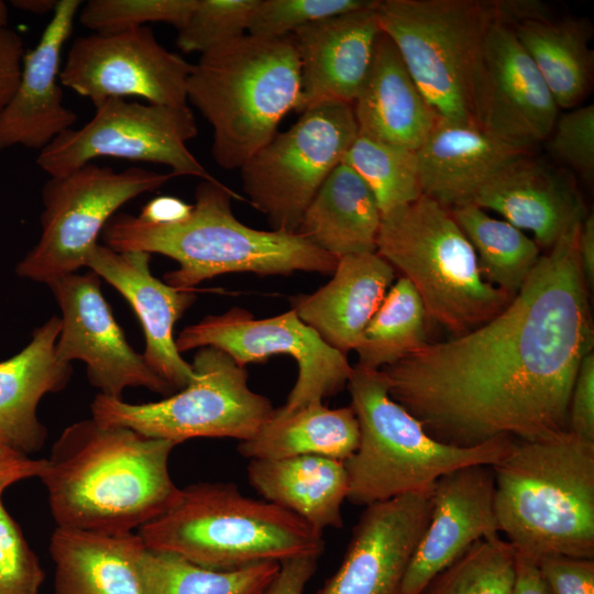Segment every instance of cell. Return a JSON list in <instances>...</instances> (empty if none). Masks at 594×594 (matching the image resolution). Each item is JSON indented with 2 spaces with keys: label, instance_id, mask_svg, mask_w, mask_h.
<instances>
[{
  "label": "cell",
  "instance_id": "21",
  "mask_svg": "<svg viewBox=\"0 0 594 594\" xmlns=\"http://www.w3.org/2000/svg\"><path fill=\"white\" fill-rule=\"evenodd\" d=\"M81 1L58 0L36 46L24 54L16 90L0 112V151L24 146L40 152L77 121L63 105L62 51Z\"/></svg>",
  "mask_w": 594,
  "mask_h": 594
},
{
  "label": "cell",
  "instance_id": "11",
  "mask_svg": "<svg viewBox=\"0 0 594 594\" xmlns=\"http://www.w3.org/2000/svg\"><path fill=\"white\" fill-rule=\"evenodd\" d=\"M173 177L143 167L117 172L89 163L70 173L50 176L42 190V234L18 263L20 277L47 284L85 267L108 221L133 198L154 191Z\"/></svg>",
  "mask_w": 594,
  "mask_h": 594
},
{
  "label": "cell",
  "instance_id": "29",
  "mask_svg": "<svg viewBox=\"0 0 594 594\" xmlns=\"http://www.w3.org/2000/svg\"><path fill=\"white\" fill-rule=\"evenodd\" d=\"M140 536L56 527L48 550L54 562V594H142Z\"/></svg>",
  "mask_w": 594,
  "mask_h": 594
},
{
  "label": "cell",
  "instance_id": "47",
  "mask_svg": "<svg viewBox=\"0 0 594 594\" xmlns=\"http://www.w3.org/2000/svg\"><path fill=\"white\" fill-rule=\"evenodd\" d=\"M45 459H33L28 454L0 444V495L9 486L32 477H38Z\"/></svg>",
  "mask_w": 594,
  "mask_h": 594
},
{
  "label": "cell",
  "instance_id": "34",
  "mask_svg": "<svg viewBox=\"0 0 594 594\" xmlns=\"http://www.w3.org/2000/svg\"><path fill=\"white\" fill-rule=\"evenodd\" d=\"M136 565L142 594H262L280 563L263 562L219 571L143 544Z\"/></svg>",
  "mask_w": 594,
  "mask_h": 594
},
{
  "label": "cell",
  "instance_id": "22",
  "mask_svg": "<svg viewBox=\"0 0 594 594\" xmlns=\"http://www.w3.org/2000/svg\"><path fill=\"white\" fill-rule=\"evenodd\" d=\"M377 2L316 21L293 34L301 70L298 112L328 103L353 105L382 33Z\"/></svg>",
  "mask_w": 594,
  "mask_h": 594
},
{
  "label": "cell",
  "instance_id": "20",
  "mask_svg": "<svg viewBox=\"0 0 594 594\" xmlns=\"http://www.w3.org/2000/svg\"><path fill=\"white\" fill-rule=\"evenodd\" d=\"M151 254L141 251H114L97 243L85 267L111 284L131 305L143 329L147 365L174 391L196 378L190 363L178 352L174 338L176 322L195 302L193 289H179L152 275Z\"/></svg>",
  "mask_w": 594,
  "mask_h": 594
},
{
  "label": "cell",
  "instance_id": "36",
  "mask_svg": "<svg viewBox=\"0 0 594 594\" xmlns=\"http://www.w3.org/2000/svg\"><path fill=\"white\" fill-rule=\"evenodd\" d=\"M342 162L373 191L382 216L422 196L416 151L358 133Z\"/></svg>",
  "mask_w": 594,
  "mask_h": 594
},
{
  "label": "cell",
  "instance_id": "30",
  "mask_svg": "<svg viewBox=\"0 0 594 594\" xmlns=\"http://www.w3.org/2000/svg\"><path fill=\"white\" fill-rule=\"evenodd\" d=\"M381 222L382 212L373 191L341 162L311 200L297 233L340 258L376 252Z\"/></svg>",
  "mask_w": 594,
  "mask_h": 594
},
{
  "label": "cell",
  "instance_id": "44",
  "mask_svg": "<svg viewBox=\"0 0 594 594\" xmlns=\"http://www.w3.org/2000/svg\"><path fill=\"white\" fill-rule=\"evenodd\" d=\"M568 430L573 435L594 441V354L582 361L571 393Z\"/></svg>",
  "mask_w": 594,
  "mask_h": 594
},
{
  "label": "cell",
  "instance_id": "25",
  "mask_svg": "<svg viewBox=\"0 0 594 594\" xmlns=\"http://www.w3.org/2000/svg\"><path fill=\"white\" fill-rule=\"evenodd\" d=\"M395 272L376 252L342 256L326 285L290 299L292 310L326 343L346 355L358 346Z\"/></svg>",
  "mask_w": 594,
  "mask_h": 594
},
{
  "label": "cell",
  "instance_id": "50",
  "mask_svg": "<svg viewBox=\"0 0 594 594\" xmlns=\"http://www.w3.org/2000/svg\"><path fill=\"white\" fill-rule=\"evenodd\" d=\"M579 254L588 287L594 283V217L587 215L581 222L579 233Z\"/></svg>",
  "mask_w": 594,
  "mask_h": 594
},
{
  "label": "cell",
  "instance_id": "48",
  "mask_svg": "<svg viewBox=\"0 0 594 594\" xmlns=\"http://www.w3.org/2000/svg\"><path fill=\"white\" fill-rule=\"evenodd\" d=\"M194 205L174 196H157L143 206L139 217L156 224H173L189 218Z\"/></svg>",
  "mask_w": 594,
  "mask_h": 594
},
{
  "label": "cell",
  "instance_id": "46",
  "mask_svg": "<svg viewBox=\"0 0 594 594\" xmlns=\"http://www.w3.org/2000/svg\"><path fill=\"white\" fill-rule=\"evenodd\" d=\"M316 557H299L280 562L279 570L262 594H302L316 572Z\"/></svg>",
  "mask_w": 594,
  "mask_h": 594
},
{
  "label": "cell",
  "instance_id": "31",
  "mask_svg": "<svg viewBox=\"0 0 594 594\" xmlns=\"http://www.w3.org/2000/svg\"><path fill=\"white\" fill-rule=\"evenodd\" d=\"M359 439L351 406L331 409L318 403L287 414L274 410L254 437L239 442L238 451L250 460L314 454L345 461L355 452Z\"/></svg>",
  "mask_w": 594,
  "mask_h": 594
},
{
  "label": "cell",
  "instance_id": "13",
  "mask_svg": "<svg viewBox=\"0 0 594 594\" xmlns=\"http://www.w3.org/2000/svg\"><path fill=\"white\" fill-rule=\"evenodd\" d=\"M95 108L90 121L67 130L40 152L36 163L50 176L70 173L98 157H116L166 165L175 176L215 179L187 147L198 132L188 105L112 98Z\"/></svg>",
  "mask_w": 594,
  "mask_h": 594
},
{
  "label": "cell",
  "instance_id": "9",
  "mask_svg": "<svg viewBox=\"0 0 594 594\" xmlns=\"http://www.w3.org/2000/svg\"><path fill=\"white\" fill-rule=\"evenodd\" d=\"M376 13L438 118L477 125L484 45L502 22L499 0H378Z\"/></svg>",
  "mask_w": 594,
  "mask_h": 594
},
{
  "label": "cell",
  "instance_id": "7",
  "mask_svg": "<svg viewBox=\"0 0 594 594\" xmlns=\"http://www.w3.org/2000/svg\"><path fill=\"white\" fill-rule=\"evenodd\" d=\"M346 387L360 430L355 452L343 461L352 504L369 506L416 493L465 466H493L513 444L514 439L501 438L462 448L435 439L389 396L380 370L356 364Z\"/></svg>",
  "mask_w": 594,
  "mask_h": 594
},
{
  "label": "cell",
  "instance_id": "33",
  "mask_svg": "<svg viewBox=\"0 0 594 594\" xmlns=\"http://www.w3.org/2000/svg\"><path fill=\"white\" fill-rule=\"evenodd\" d=\"M450 211L475 251L483 278L514 298L541 256L539 245L520 229L490 217L474 204Z\"/></svg>",
  "mask_w": 594,
  "mask_h": 594
},
{
  "label": "cell",
  "instance_id": "41",
  "mask_svg": "<svg viewBox=\"0 0 594 594\" xmlns=\"http://www.w3.org/2000/svg\"><path fill=\"white\" fill-rule=\"evenodd\" d=\"M44 569L0 495V594H38Z\"/></svg>",
  "mask_w": 594,
  "mask_h": 594
},
{
  "label": "cell",
  "instance_id": "43",
  "mask_svg": "<svg viewBox=\"0 0 594 594\" xmlns=\"http://www.w3.org/2000/svg\"><path fill=\"white\" fill-rule=\"evenodd\" d=\"M552 594H594V560L547 556L537 561Z\"/></svg>",
  "mask_w": 594,
  "mask_h": 594
},
{
  "label": "cell",
  "instance_id": "5",
  "mask_svg": "<svg viewBox=\"0 0 594 594\" xmlns=\"http://www.w3.org/2000/svg\"><path fill=\"white\" fill-rule=\"evenodd\" d=\"M300 59L294 35L244 34L200 55L187 81L189 101L212 127L211 153L224 169L241 168L298 110Z\"/></svg>",
  "mask_w": 594,
  "mask_h": 594
},
{
  "label": "cell",
  "instance_id": "27",
  "mask_svg": "<svg viewBox=\"0 0 594 594\" xmlns=\"http://www.w3.org/2000/svg\"><path fill=\"white\" fill-rule=\"evenodd\" d=\"M352 107L360 135L413 151L422 145L440 120L383 32Z\"/></svg>",
  "mask_w": 594,
  "mask_h": 594
},
{
  "label": "cell",
  "instance_id": "10",
  "mask_svg": "<svg viewBox=\"0 0 594 594\" xmlns=\"http://www.w3.org/2000/svg\"><path fill=\"white\" fill-rule=\"evenodd\" d=\"M196 378L183 389L152 403L132 404L98 394L91 417L142 435L179 444L194 438L254 437L275 408L248 384V371L215 346L197 350L191 363Z\"/></svg>",
  "mask_w": 594,
  "mask_h": 594
},
{
  "label": "cell",
  "instance_id": "39",
  "mask_svg": "<svg viewBox=\"0 0 594 594\" xmlns=\"http://www.w3.org/2000/svg\"><path fill=\"white\" fill-rule=\"evenodd\" d=\"M258 0H196L185 22L177 30V46L184 53H200L245 34Z\"/></svg>",
  "mask_w": 594,
  "mask_h": 594
},
{
  "label": "cell",
  "instance_id": "14",
  "mask_svg": "<svg viewBox=\"0 0 594 594\" xmlns=\"http://www.w3.org/2000/svg\"><path fill=\"white\" fill-rule=\"evenodd\" d=\"M179 353L215 346L240 366L264 362L275 354L292 356L298 376L286 403L275 409L287 414L341 392L353 367L346 355L326 343L294 310L256 319L240 307L210 315L184 328L175 339Z\"/></svg>",
  "mask_w": 594,
  "mask_h": 594
},
{
  "label": "cell",
  "instance_id": "17",
  "mask_svg": "<svg viewBox=\"0 0 594 594\" xmlns=\"http://www.w3.org/2000/svg\"><path fill=\"white\" fill-rule=\"evenodd\" d=\"M558 110L513 26L493 23L484 45L476 92L477 125L509 145L530 150L548 139Z\"/></svg>",
  "mask_w": 594,
  "mask_h": 594
},
{
  "label": "cell",
  "instance_id": "28",
  "mask_svg": "<svg viewBox=\"0 0 594 594\" xmlns=\"http://www.w3.org/2000/svg\"><path fill=\"white\" fill-rule=\"evenodd\" d=\"M248 476L265 501L297 515L319 532L343 527L342 504L349 491L343 461L314 454L253 459Z\"/></svg>",
  "mask_w": 594,
  "mask_h": 594
},
{
  "label": "cell",
  "instance_id": "40",
  "mask_svg": "<svg viewBox=\"0 0 594 594\" xmlns=\"http://www.w3.org/2000/svg\"><path fill=\"white\" fill-rule=\"evenodd\" d=\"M376 0H258L248 34L283 37L319 20L373 6Z\"/></svg>",
  "mask_w": 594,
  "mask_h": 594
},
{
  "label": "cell",
  "instance_id": "52",
  "mask_svg": "<svg viewBox=\"0 0 594 594\" xmlns=\"http://www.w3.org/2000/svg\"><path fill=\"white\" fill-rule=\"evenodd\" d=\"M8 15V7L3 1L0 0V29L7 28Z\"/></svg>",
  "mask_w": 594,
  "mask_h": 594
},
{
  "label": "cell",
  "instance_id": "3",
  "mask_svg": "<svg viewBox=\"0 0 594 594\" xmlns=\"http://www.w3.org/2000/svg\"><path fill=\"white\" fill-rule=\"evenodd\" d=\"M237 193L215 179H201L188 219L156 224L139 216L116 213L102 230L103 244L114 251H141L172 257L178 268L164 282L193 289L206 279L227 273L258 276L310 272L332 275L338 260L299 233L252 229L231 210Z\"/></svg>",
  "mask_w": 594,
  "mask_h": 594
},
{
  "label": "cell",
  "instance_id": "38",
  "mask_svg": "<svg viewBox=\"0 0 594 594\" xmlns=\"http://www.w3.org/2000/svg\"><path fill=\"white\" fill-rule=\"evenodd\" d=\"M196 0H90L79 12V22L97 34H113L162 22L180 29Z\"/></svg>",
  "mask_w": 594,
  "mask_h": 594
},
{
  "label": "cell",
  "instance_id": "8",
  "mask_svg": "<svg viewBox=\"0 0 594 594\" xmlns=\"http://www.w3.org/2000/svg\"><path fill=\"white\" fill-rule=\"evenodd\" d=\"M376 253L413 284L428 318L455 336L491 320L513 299L483 278L451 211L425 195L382 216Z\"/></svg>",
  "mask_w": 594,
  "mask_h": 594
},
{
  "label": "cell",
  "instance_id": "35",
  "mask_svg": "<svg viewBox=\"0 0 594 594\" xmlns=\"http://www.w3.org/2000/svg\"><path fill=\"white\" fill-rule=\"evenodd\" d=\"M427 318L418 292L402 276L389 287L362 333L354 350L358 365L381 370L420 350L428 343Z\"/></svg>",
  "mask_w": 594,
  "mask_h": 594
},
{
  "label": "cell",
  "instance_id": "1",
  "mask_svg": "<svg viewBox=\"0 0 594 594\" xmlns=\"http://www.w3.org/2000/svg\"><path fill=\"white\" fill-rule=\"evenodd\" d=\"M580 227L540 256L498 315L380 370L389 396L431 437L471 448L568 430L573 384L594 345Z\"/></svg>",
  "mask_w": 594,
  "mask_h": 594
},
{
  "label": "cell",
  "instance_id": "26",
  "mask_svg": "<svg viewBox=\"0 0 594 594\" xmlns=\"http://www.w3.org/2000/svg\"><path fill=\"white\" fill-rule=\"evenodd\" d=\"M61 328V318L51 317L26 346L0 362V444L28 455L40 451L47 437L37 417L41 399L64 389L73 373L55 353Z\"/></svg>",
  "mask_w": 594,
  "mask_h": 594
},
{
  "label": "cell",
  "instance_id": "12",
  "mask_svg": "<svg viewBox=\"0 0 594 594\" xmlns=\"http://www.w3.org/2000/svg\"><path fill=\"white\" fill-rule=\"evenodd\" d=\"M352 105L301 112L241 168L242 188L274 231L297 233L317 191L358 136Z\"/></svg>",
  "mask_w": 594,
  "mask_h": 594
},
{
  "label": "cell",
  "instance_id": "24",
  "mask_svg": "<svg viewBox=\"0 0 594 594\" xmlns=\"http://www.w3.org/2000/svg\"><path fill=\"white\" fill-rule=\"evenodd\" d=\"M473 204L498 212L520 230L531 231L535 242L549 249L586 217L574 184L562 172L529 156L487 182Z\"/></svg>",
  "mask_w": 594,
  "mask_h": 594
},
{
  "label": "cell",
  "instance_id": "49",
  "mask_svg": "<svg viewBox=\"0 0 594 594\" xmlns=\"http://www.w3.org/2000/svg\"><path fill=\"white\" fill-rule=\"evenodd\" d=\"M510 594H552L537 562L517 552Z\"/></svg>",
  "mask_w": 594,
  "mask_h": 594
},
{
  "label": "cell",
  "instance_id": "32",
  "mask_svg": "<svg viewBox=\"0 0 594 594\" xmlns=\"http://www.w3.org/2000/svg\"><path fill=\"white\" fill-rule=\"evenodd\" d=\"M513 29L558 108H575L588 95L593 81L591 22L576 18L532 19Z\"/></svg>",
  "mask_w": 594,
  "mask_h": 594
},
{
  "label": "cell",
  "instance_id": "23",
  "mask_svg": "<svg viewBox=\"0 0 594 594\" xmlns=\"http://www.w3.org/2000/svg\"><path fill=\"white\" fill-rule=\"evenodd\" d=\"M529 153L477 125L439 120L416 151L422 195L449 210L473 204L487 182Z\"/></svg>",
  "mask_w": 594,
  "mask_h": 594
},
{
  "label": "cell",
  "instance_id": "16",
  "mask_svg": "<svg viewBox=\"0 0 594 594\" xmlns=\"http://www.w3.org/2000/svg\"><path fill=\"white\" fill-rule=\"evenodd\" d=\"M46 285L62 311L55 346L59 361L70 364L74 360L82 361L90 384L103 396L122 399L123 392L130 387H144L163 395L175 393L129 344L95 272L66 274Z\"/></svg>",
  "mask_w": 594,
  "mask_h": 594
},
{
  "label": "cell",
  "instance_id": "45",
  "mask_svg": "<svg viewBox=\"0 0 594 594\" xmlns=\"http://www.w3.org/2000/svg\"><path fill=\"white\" fill-rule=\"evenodd\" d=\"M24 54L22 37L9 28L0 29V112L16 90Z\"/></svg>",
  "mask_w": 594,
  "mask_h": 594
},
{
  "label": "cell",
  "instance_id": "4",
  "mask_svg": "<svg viewBox=\"0 0 594 594\" xmlns=\"http://www.w3.org/2000/svg\"><path fill=\"white\" fill-rule=\"evenodd\" d=\"M492 470L498 531L517 553L594 558V441L514 440Z\"/></svg>",
  "mask_w": 594,
  "mask_h": 594
},
{
  "label": "cell",
  "instance_id": "19",
  "mask_svg": "<svg viewBox=\"0 0 594 594\" xmlns=\"http://www.w3.org/2000/svg\"><path fill=\"white\" fill-rule=\"evenodd\" d=\"M492 466L470 465L439 477L428 525L404 576L402 594H420L476 541L499 535Z\"/></svg>",
  "mask_w": 594,
  "mask_h": 594
},
{
  "label": "cell",
  "instance_id": "6",
  "mask_svg": "<svg viewBox=\"0 0 594 594\" xmlns=\"http://www.w3.org/2000/svg\"><path fill=\"white\" fill-rule=\"evenodd\" d=\"M138 535L147 548L219 571L319 558L324 549L322 534L297 515L220 482L179 488L172 505Z\"/></svg>",
  "mask_w": 594,
  "mask_h": 594
},
{
  "label": "cell",
  "instance_id": "51",
  "mask_svg": "<svg viewBox=\"0 0 594 594\" xmlns=\"http://www.w3.org/2000/svg\"><path fill=\"white\" fill-rule=\"evenodd\" d=\"M58 0H13L11 4L28 13L45 15L54 12Z\"/></svg>",
  "mask_w": 594,
  "mask_h": 594
},
{
  "label": "cell",
  "instance_id": "37",
  "mask_svg": "<svg viewBox=\"0 0 594 594\" xmlns=\"http://www.w3.org/2000/svg\"><path fill=\"white\" fill-rule=\"evenodd\" d=\"M516 552L499 535L473 543L420 594H510Z\"/></svg>",
  "mask_w": 594,
  "mask_h": 594
},
{
  "label": "cell",
  "instance_id": "42",
  "mask_svg": "<svg viewBox=\"0 0 594 594\" xmlns=\"http://www.w3.org/2000/svg\"><path fill=\"white\" fill-rule=\"evenodd\" d=\"M548 148L586 183L594 179V106L573 108L557 119ZM548 136V138H549Z\"/></svg>",
  "mask_w": 594,
  "mask_h": 594
},
{
  "label": "cell",
  "instance_id": "15",
  "mask_svg": "<svg viewBox=\"0 0 594 594\" xmlns=\"http://www.w3.org/2000/svg\"><path fill=\"white\" fill-rule=\"evenodd\" d=\"M189 64L162 46L147 26L75 38L61 84L95 105L140 97L147 103L185 106Z\"/></svg>",
  "mask_w": 594,
  "mask_h": 594
},
{
  "label": "cell",
  "instance_id": "2",
  "mask_svg": "<svg viewBox=\"0 0 594 594\" xmlns=\"http://www.w3.org/2000/svg\"><path fill=\"white\" fill-rule=\"evenodd\" d=\"M177 444L88 418L66 427L38 476L57 527L129 534L175 501L168 460Z\"/></svg>",
  "mask_w": 594,
  "mask_h": 594
},
{
  "label": "cell",
  "instance_id": "18",
  "mask_svg": "<svg viewBox=\"0 0 594 594\" xmlns=\"http://www.w3.org/2000/svg\"><path fill=\"white\" fill-rule=\"evenodd\" d=\"M432 490L365 506L340 566L316 594H402L430 518Z\"/></svg>",
  "mask_w": 594,
  "mask_h": 594
}]
</instances>
